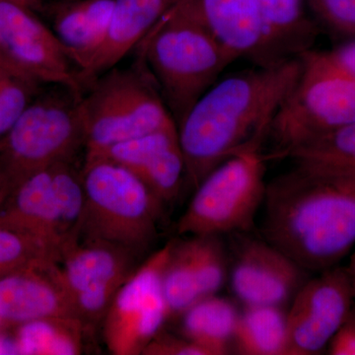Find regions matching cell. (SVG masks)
Instances as JSON below:
<instances>
[{
    "instance_id": "6da1fadb",
    "label": "cell",
    "mask_w": 355,
    "mask_h": 355,
    "mask_svg": "<svg viewBox=\"0 0 355 355\" xmlns=\"http://www.w3.org/2000/svg\"><path fill=\"white\" fill-rule=\"evenodd\" d=\"M300 58L217 81L178 123L187 181L193 188L224 161L261 150L275 114L300 76Z\"/></svg>"
},
{
    "instance_id": "7a4b0ae2",
    "label": "cell",
    "mask_w": 355,
    "mask_h": 355,
    "mask_svg": "<svg viewBox=\"0 0 355 355\" xmlns=\"http://www.w3.org/2000/svg\"><path fill=\"white\" fill-rule=\"evenodd\" d=\"M263 239L307 272L336 266L355 245V175L293 168L266 187Z\"/></svg>"
},
{
    "instance_id": "3957f363",
    "label": "cell",
    "mask_w": 355,
    "mask_h": 355,
    "mask_svg": "<svg viewBox=\"0 0 355 355\" xmlns=\"http://www.w3.org/2000/svg\"><path fill=\"white\" fill-rule=\"evenodd\" d=\"M135 50L177 125L236 60L202 25L175 6Z\"/></svg>"
},
{
    "instance_id": "277c9868",
    "label": "cell",
    "mask_w": 355,
    "mask_h": 355,
    "mask_svg": "<svg viewBox=\"0 0 355 355\" xmlns=\"http://www.w3.org/2000/svg\"><path fill=\"white\" fill-rule=\"evenodd\" d=\"M85 156L177 125L146 64L113 67L86 86L81 100Z\"/></svg>"
},
{
    "instance_id": "5b68a950",
    "label": "cell",
    "mask_w": 355,
    "mask_h": 355,
    "mask_svg": "<svg viewBox=\"0 0 355 355\" xmlns=\"http://www.w3.org/2000/svg\"><path fill=\"white\" fill-rule=\"evenodd\" d=\"M80 175L85 195L80 238L116 243L137 253L146 249L164 209L148 187L101 156H85Z\"/></svg>"
},
{
    "instance_id": "8992f818",
    "label": "cell",
    "mask_w": 355,
    "mask_h": 355,
    "mask_svg": "<svg viewBox=\"0 0 355 355\" xmlns=\"http://www.w3.org/2000/svg\"><path fill=\"white\" fill-rule=\"evenodd\" d=\"M50 86L38 93L0 141V172L12 189L43 168L74 162L85 150L83 93Z\"/></svg>"
},
{
    "instance_id": "52a82bcc",
    "label": "cell",
    "mask_w": 355,
    "mask_h": 355,
    "mask_svg": "<svg viewBox=\"0 0 355 355\" xmlns=\"http://www.w3.org/2000/svg\"><path fill=\"white\" fill-rule=\"evenodd\" d=\"M300 76L280 105L268 139L275 157L355 123V81L326 64L318 51L299 55Z\"/></svg>"
},
{
    "instance_id": "ba28073f",
    "label": "cell",
    "mask_w": 355,
    "mask_h": 355,
    "mask_svg": "<svg viewBox=\"0 0 355 355\" xmlns=\"http://www.w3.org/2000/svg\"><path fill=\"white\" fill-rule=\"evenodd\" d=\"M266 157L261 150L237 154L198 184L177 224L181 235L246 234L265 202Z\"/></svg>"
},
{
    "instance_id": "9c48e42d",
    "label": "cell",
    "mask_w": 355,
    "mask_h": 355,
    "mask_svg": "<svg viewBox=\"0 0 355 355\" xmlns=\"http://www.w3.org/2000/svg\"><path fill=\"white\" fill-rule=\"evenodd\" d=\"M85 195L80 171L60 162L16 184L0 209V225L16 229L58 249L80 238Z\"/></svg>"
},
{
    "instance_id": "30bf717a",
    "label": "cell",
    "mask_w": 355,
    "mask_h": 355,
    "mask_svg": "<svg viewBox=\"0 0 355 355\" xmlns=\"http://www.w3.org/2000/svg\"><path fill=\"white\" fill-rule=\"evenodd\" d=\"M137 252L104 240L79 239L60 250V265L76 316L89 333L103 319L135 272Z\"/></svg>"
},
{
    "instance_id": "8fae6325",
    "label": "cell",
    "mask_w": 355,
    "mask_h": 355,
    "mask_svg": "<svg viewBox=\"0 0 355 355\" xmlns=\"http://www.w3.org/2000/svg\"><path fill=\"white\" fill-rule=\"evenodd\" d=\"M170 242L154 253L121 287L103 319V338L111 354H142L169 318L162 286Z\"/></svg>"
},
{
    "instance_id": "7c38bea8",
    "label": "cell",
    "mask_w": 355,
    "mask_h": 355,
    "mask_svg": "<svg viewBox=\"0 0 355 355\" xmlns=\"http://www.w3.org/2000/svg\"><path fill=\"white\" fill-rule=\"evenodd\" d=\"M0 55L37 83L84 92L78 70L51 28L12 0H0Z\"/></svg>"
},
{
    "instance_id": "4fadbf2b",
    "label": "cell",
    "mask_w": 355,
    "mask_h": 355,
    "mask_svg": "<svg viewBox=\"0 0 355 355\" xmlns=\"http://www.w3.org/2000/svg\"><path fill=\"white\" fill-rule=\"evenodd\" d=\"M349 270H324L300 287L286 312V355L319 354L352 310Z\"/></svg>"
},
{
    "instance_id": "5bb4252c",
    "label": "cell",
    "mask_w": 355,
    "mask_h": 355,
    "mask_svg": "<svg viewBox=\"0 0 355 355\" xmlns=\"http://www.w3.org/2000/svg\"><path fill=\"white\" fill-rule=\"evenodd\" d=\"M175 8L197 21L235 58L258 67L289 60L258 0H179Z\"/></svg>"
},
{
    "instance_id": "9a60e30c",
    "label": "cell",
    "mask_w": 355,
    "mask_h": 355,
    "mask_svg": "<svg viewBox=\"0 0 355 355\" xmlns=\"http://www.w3.org/2000/svg\"><path fill=\"white\" fill-rule=\"evenodd\" d=\"M228 259L220 236L190 235L170 242L162 286L169 318L216 295L227 279Z\"/></svg>"
},
{
    "instance_id": "2e32d148",
    "label": "cell",
    "mask_w": 355,
    "mask_h": 355,
    "mask_svg": "<svg viewBox=\"0 0 355 355\" xmlns=\"http://www.w3.org/2000/svg\"><path fill=\"white\" fill-rule=\"evenodd\" d=\"M238 241L230 279L236 297L245 306L291 302L309 272L265 239L245 236Z\"/></svg>"
},
{
    "instance_id": "e0dca14e",
    "label": "cell",
    "mask_w": 355,
    "mask_h": 355,
    "mask_svg": "<svg viewBox=\"0 0 355 355\" xmlns=\"http://www.w3.org/2000/svg\"><path fill=\"white\" fill-rule=\"evenodd\" d=\"M55 316L77 318L60 261H39L0 279V321L6 327Z\"/></svg>"
},
{
    "instance_id": "ac0fdd59",
    "label": "cell",
    "mask_w": 355,
    "mask_h": 355,
    "mask_svg": "<svg viewBox=\"0 0 355 355\" xmlns=\"http://www.w3.org/2000/svg\"><path fill=\"white\" fill-rule=\"evenodd\" d=\"M93 156L108 158L135 173L164 207L178 197L187 180L177 125L114 144Z\"/></svg>"
},
{
    "instance_id": "d6986e66",
    "label": "cell",
    "mask_w": 355,
    "mask_h": 355,
    "mask_svg": "<svg viewBox=\"0 0 355 355\" xmlns=\"http://www.w3.org/2000/svg\"><path fill=\"white\" fill-rule=\"evenodd\" d=\"M178 1L114 0L106 39L87 69L79 74L84 89L93 79L116 67L135 50Z\"/></svg>"
},
{
    "instance_id": "ffe728a7",
    "label": "cell",
    "mask_w": 355,
    "mask_h": 355,
    "mask_svg": "<svg viewBox=\"0 0 355 355\" xmlns=\"http://www.w3.org/2000/svg\"><path fill=\"white\" fill-rule=\"evenodd\" d=\"M114 4V0H60L49 9L51 30L79 74L106 39Z\"/></svg>"
},
{
    "instance_id": "44dd1931",
    "label": "cell",
    "mask_w": 355,
    "mask_h": 355,
    "mask_svg": "<svg viewBox=\"0 0 355 355\" xmlns=\"http://www.w3.org/2000/svg\"><path fill=\"white\" fill-rule=\"evenodd\" d=\"M240 313L227 298L210 295L197 301L181 315L182 334L209 355H224L233 347Z\"/></svg>"
},
{
    "instance_id": "7402d4cb",
    "label": "cell",
    "mask_w": 355,
    "mask_h": 355,
    "mask_svg": "<svg viewBox=\"0 0 355 355\" xmlns=\"http://www.w3.org/2000/svg\"><path fill=\"white\" fill-rule=\"evenodd\" d=\"M19 355H76L89 333L78 318L55 316L11 328Z\"/></svg>"
},
{
    "instance_id": "603a6c76",
    "label": "cell",
    "mask_w": 355,
    "mask_h": 355,
    "mask_svg": "<svg viewBox=\"0 0 355 355\" xmlns=\"http://www.w3.org/2000/svg\"><path fill=\"white\" fill-rule=\"evenodd\" d=\"M286 157L296 169L317 176L355 175V123L299 147Z\"/></svg>"
},
{
    "instance_id": "cb8c5ba5",
    "label": "cell",
    "mask_w": 355,
    "mask_h": 355,
    "mask_svg": "<svg viewBox=\"0 0 355 355\" xmlns=\"http://www.w3.org/2000/svg\"><path fill=\"white\" fill-rule=\"evenodd\" d=\"M286 312L284 307L246 306L236 324L233 347L243 355H286Z\"/></svg>"
},
{
    "instance_id": "d4e9b609",
    "label": "cell",
    "mask_w": 355,
    "mask_h": 355,
    "mask_svg": "<svg viewBox=\"0 0 355 355\" xmlns=\"http://www.w3.org/2000/svg\"><path fill=\"white\" fill-rule=\"evenodd\" d=\"M280 49L287 58L310 50L317 25L309 17L306 0H258Z\"/></svg>"
},
{
    "instance_id": "484cf974",
    "label": "cell",
    "mask_w": 355,
    "mask_h": 355,
    "mask_svg": "<svg viewBox=\"0 0 355 355\" xmlns=\"http://www.w3.org/2000/svg\"><path fill=\"white\" fill-rule=\"evenodd\" d=\"M60 261V250L43 239L0 225V279L39 261Z\"/></svg>"
},
{
    "instance_id": "4316f807",
    "label": "cell",
    "mask_w": 355,
    "mask_h": 355,
    "mask_svg": "<svg viewBox=\"0 0 355 355\" xmlns=\"http://www.w3.org/2000/svg\"><path fill=\"white\" fill-rule=\"evenodd\" d=\"M42 84L0 67V141L38 95Z\"/></svg>"
},
{
    "instance_id": "83f0119b",
    "label": "cell",
    "mask_w": 355,
    "mask_h": 355,
    "mask_svg": "<svg viewBox=\"0 0 355 355\" xmlns=\"http://www.w3.org/2000/svg\"><path fill=\"white\" fill-rule=\"evenodd\" d=\"M315 24L343 40L355 38V0H306Z\"/></svg>"
},
{
    "instance_id": "f1b7e54d",
    "label": "cell",
    "mask_w": 355,
    "mask_h": 355,
    "mask_svg": "<svg viewBox=\"0 0 355 355\" xmlns=\"http://www.w3.org/2000/svg\"><path fill=\"white\" fill-rule=\"evenodd\" d=\"M144 355H209L205 349L184 336L160 331L142 352Z\"/></svg>"
},
{
    "instance_id": "f546056e",
    "label": "cell",
    "mask_w": 355,
    "mask_h": 355,
    "mask_svg": "<svg viewBox=\"0 0 355 355\" xmlns=\"http://www.w3.org/2000/svg\"><path fill=\"white\" fill-rule=\"evenodd\" d=\"M318 53L327 64L355 81V38L345 40L336 48Z\"/></svg>"
},
{
    "instance_id": "4dcf8cb0",
    "label": "cell",
    "mask_w": 355,
    "mask_h": 355,
    "mask_svg": "<svg viewBox=\"0 0 355 355\" xmlns=\"http://www.w3.org/2000/svg\"><path fill=\"white\" fill-rule=\"evenodd\" d=\"M328 347L331 355H355V310L336 331Z\"/></svg>"
},
{
    "instance_id": "1f68e13d",
    "label": "cell",
    "mask_w": 355,
    "mask_h": 355,
    "mask_svg": "<svg viewBox=\"0 0 355 355\" xmlns=\"http://www.w3.org/2000/svg\"><path fill=\"white\" fill-rule=\"evenodd\" d=\"M0 355H19L11 328L0 331Z\"/></svg>"
},
{
    "instance_id": "d6a6232c",
    "label": "cell",
    "mask_w": 355,
    "mask_h": 355,
    "mask_svg": "<svg viewBox=\"0 0 355 355\" xmlns=\"http://www.w3.org/2000/svg\"><path fill=\"white\" fill-rule=\"evenodd\" d=\"M12 1L27 7L33 11H41L44 9L43 0H12Z\"/></svg>"
},
{
    "instance_id": "836d02e7",
    "label": "cell",
    "mask_w": 355,
    "mask_h": 355,
    "mask_svg": "<svg viewBox=\"0 0 355 355\" xmlns=\"http://www.w3.org/2000/svg\"><path fill=\"white\" fill-rule=\"evenodd\" d=\"M11 190H12V187L9 183L8 180L0 172V198L8 197Z\"/></svg>"
},
{
    "instance_id": "e575fe53",
    "label": "cell",
    "mask_w": 355,
    "mask_h": 355,
    "mask_svg": "<svg viewBox=\"0 0 355 355\" xmlns=\"http://www.w3.org/2000/svg\"><path fill=\"white\" fill-rule=\"evenodd\" d=\"M0 67H2V69L12 70V71L18 72V73L23 74V76H26L25 73H23V72L21 71V70L18 69L17 67H14V65L11 64L10 62H8V60H7L6 58L2 57L1 55H0ZM30 78H31V77H30Z\"/></svg>"
},
{
    "instance_id": "d590c367",
    "label": "cell",
    "mask_w": 355,
    "mask_h": 355,
    "mask_svg": "<svg viewBox=\"0 0 355 355\" xmlns=\"http://www.w3.org/2000/svg\"><path fill=\"white\" fill-rule=\"evenodd\" d=\"M350 277H352V288H354V295L355 298V256L352 259V266L349 268Z\"/></svg>"
},
{
    "instance_id": "8d00e7d4",
    "label": "cell",
    "mask_w": 355,
    "mask_h": 355,
    "mask_svg": "<svg viewBox=\"0 0 355 355\" xmlns=\"http://www.w3.org/2000/svg\"><path fill=\"white\" fill-rule=\"evenodd\" d=\"M4 329H8V327H6V324L2 323L1 321H0V331L4 330Z\"/></svg>"
},
{
    "instance_id": "74e56055",
    "label": "cell",
    "mask_w": 355,
    "mask_h": 355,
    "mask_svg": "<svg viewBox=\"0 0 355 355\" xmlns=\"http://www.w3.org/2000/svg\"><path fill=\"white\" fill-rule=\"evenodd\" d=\"M6 198H0V209H1L2 205H3V203L4 202H6Z\"/></svg>"
}]
</instances>
